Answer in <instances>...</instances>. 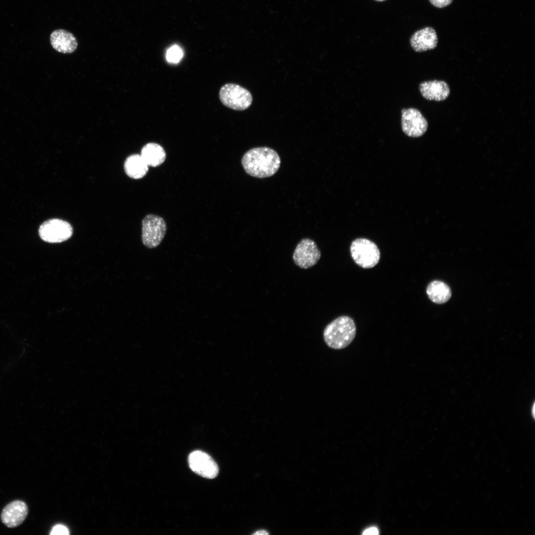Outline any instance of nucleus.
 Segmentation results:
<instances>
[{"label":"nucleus","instance_id":"nucleus-1","mask_svg":"<svg viewBox=\"0 0 535 535\" xmlns=\"http://www.w3.org/2000/svg\"><path fill=\"white\" fill-rule=\"evenodd\" d=\"M280 163L277 153L267 147L251 149L243 155L241 160L245 172L250 176L259 178L273 175L279 169Z\"/></svg>","mask_w":535,"mask_h":535},{"label":"nucleus","instance_id":"nucleus-2","mask_svg":"<svg viewBox=\"0 0 535 535\" xmlns=\"http://www.w3.org/2000/svg\"><path fill=\"white\" fill-rule=\"evenodd\" d=\"M356 333L355 322L346 316L339 317L326 325L323 330V339L333 349L347 347L354 340Z\"/></svg>","mask_w":535,"mask_h":535},{"label":"nucleus","instance_id":"nucleus-3","mask_svg":"<svg viewBox=\"0 0 535 535\" xmlns=\"http://www.w3.org/2000/svg\"><path fill=\"white\" fill-rule=\"evenodd\" d=\"M350 251L355 263L364 268L374 267L380 260V253L376 245L366 238H357L353 241Z\"/></svg>","mask_w":535,"mask_h":535},{"label":"nucleus","instance_id":"nucleus-4","mask_svg":"<svg viewBox=\"0 0 535 535\" xmlns=\"http://www.w3.org/2000/svg\"><path fill=\"white\" fill-rule=\"evenodd\" d=\"M219 97L223 105L237 110L248 108L253 101L252 94L248 90L233 83H227L222 86Z\"/></svg>","mask_w":535,"mask_h":535},{"label":"nucleus","instance_id":"nucleus-5","mask_svg":"<svg viewBox=\"0 0 535 535\" xmlns=\"http://www.w3.org/2000/svg\"><path fill=\"white\" fill-rule=\"evenodd\" d=\"M166 224L160 216L149 214L142 222V240L145 246L152 249L158 247L164 238Z\"/></svg>","mask_w":535,"mask_h":535},{"label":"nucleus","instance_id":"nucleus-6","mask_svg":"<svg viewBox=\"0 0 535 535\" xmlns=\"http://www.w3.org/2000/svg\"><path fill=\"white\" fill-rule=\"evenodd\" d=\"M38 233L44 241L49 243H58L65 241L72 236L73 228L65 220L51 218L41 224Z\"/></svg>","mask_w":535,"mask_h":535},{"label":"nucleus","instance_id":"nucleus-7","mask_svg":"<svg viewBox=\"0 0 535 535\" xmlns=\"http://www.w3.org/2000/svg\"><path fill=\"white\" fill-rule=\"evenodd\" d=\"M321 257V253L316 242L311 239H301L297 245L293 254L295 264L303 269H307L316 265Z\"/></svg>","mask_w":535,"mask_h":535},{"label":"nucleus","instance_id":"nucleus-8","mask_svg":"<svg viewBox=\"0 0 535 535\" xmlns=\"http://www.w3.org/2000/svg\"><path fill=\"white\" fill-rule=\"evenodd\" d=\"M401 126L403 131L411 137H419L426 132L428 123L421 112L414 108L401 110Z\"/></svg>","mask_w":535,"mask_h":535},{"label":"nucleus","instance_id":"nucleus-9","mask_svg":"<svg viewBox=\"0 0 535 535\" xmlns=\"http://www.w3.org/2000/svg\"><path fill=\"white\" fill-rule=\"evenodd\" d=\"M190 469L196 474L207 479H214L218 474V467L213 459L200 450L191 452L188 457Z\"/></svg>","mask_w":535,"mask_h":535},{"label":"nucleus","instance_id":"nucleus-10","mask_svg":"<svg viewBox=\"0 0 535 535\" xmlns=\"http://www.w3.org/2000/svg\"><path fill=\"white\" fill-rule=\"evenodd\" d=\"M28 514V507L25 502L21 500L13 501L3 509L1 520L8 528H14L22 523Z\"/></svg>","mask_w":535,"mask_h":535},{"label":"nucleus","instance_id":"nucleus-11","mask_svg":"<svg viewBox=\"0 0 535 535\" xmlns=\"http://www.w3.org/2000/svg\"><path fill=\"white\" fill-rule=\"evenodd\" d=\"M410 42L414 51L422 52L436 48L438 39L435 30L432 27H427L414 33Z\"/></svg>","mask_w":535,"mask_h":535},{"label":"nucleus","instance_id":"nucleus-12","mask_svg":"<svg viewBox=\"0 0 535 535\" xmlns=\"http://www.w3.org/2000/svg\"><path fill=\"white\" fill-rule=\"evenodd\" d=\"M50 42L55 50L63 54L72 53L78 46L74 35L64 29L54 31L50 36Z\"/></svg>","mask_w":535,"mask_h":535},{"label":"nucleus","instance_id":"nucleus-13","mask_svg":"<svg viewBox=\"0 0 535 535\" xmlns=\"http://www.w3.org/2000/svg\"><path fill=\"white\" fill-rule=\"evenodd\" d=\"M420 91L424 98L430 101H444L450 94L449 87L444 81L423 82L420 84Z\"/></svg>","mask_w":535,"mask_h":535},{"label":"nucleus","instance_id":"nucleus-14","mask_svg":"<svg viewBox=\"0 0 535 535\" xmlns=\"http://www.w3.org/2000/svg\"><path fill=\"white\" fill-rule=\"evenodd\" d=\"M149 166L139 154H132L128 156L124 163V170L129 177L138 179L146 175Z\"/></svg>","mask_w":535,"mask_h":535},{"label":"nucleus","instance_id":"nucleus-15","mask_svg":"<svg viewBox=\"0 0 535 535\" xmlns=\"http://www.w3.org/2000/svg\"><path fill=\"white\" fill-rule=\"evenodd\" d=\"M142 158L149 166L157 167L161 164L166 158V153L163 148L155 143H149L142 148Z\"/></svg>","mask_w":535,"mask_h":535},{"label":"nucleus","instance_id":"nucleus-16","mask_svg":"<svg viewBox=\"0 0 535 535\" xmlns=\"http://www.w3.org/2000/svg\"><path fill=\"white\" fill-rule=\"evenodd\" d=\"M426 292L432 302L438 304L446 303L451 296V291L449 286L439 280H434L430 282L427 287Z\"/></svg>","mask_w":535,"mask_h":535},{"label":"nucleus","instance_id":"nucleus-17","mask_svg":"<svg viewBox=\"0 0 535 535\" xmlns=\"http://www.w3.org/2000/svg\"><path fill=\"white\" fill-rule=\"evenodd\" d=\"M183 56V50L177 45H173L167 50L166 58L169 63H177L181 60Z\"/></svg>","mask_w":535,"mask_h":535},{"label":"nucleus","instance_id":"nucleus-18","mask_svg":"<svg viewBox=\"0 0 535 535\" xmlns=\"http://www.w3.org/2000/svg\"><path fill=\"white\" fill-rule=\"evenodd\" d=\"M68 534L69 532L67 528L61 525H57L54 526L51 532V535H68Z\"/></svg>","mask_w":535,"mask_h":535},{"label":"nucleus","instance_id":"nucleus-19","mask_svg":"<svg viewBox=\"0 0 535 535\" xmlns=\"http://www.w3.org/2000/svg\"><path fill=\"white\" fill-rule=\"evenodd\" d=\"M434 6L442 8L449 5L453 0H429Z\"/></svg>","mask_w":535,"mask_h":535},{"label":"nucleus","instance_id":"nucleus-20","mask_svg":"<svg viewBox=\"0 0 535 535\" xmlns=\"http://www.w3.org/2000/svg\"><path fill=\"white\" fill-rule=\"evenodd\" d=\"M364 535H377L378 534V530L376 527H371L366 529L363 533Z\"/></svg>","mask_w":535,"mask_h":535},{"label":"nucleus","instance_id":"nucleus-21","mask_svg":"<svg viewBox=\"0 0 535 535\" xmlns=\"http://www.w3.org/2000/svg\"><path fill=\"white\" fill-rule=\"evenodd\" d=\"M268 533L266 531H264V530L257 531L256 532L254 533V535H268Z\"/></svg>","mask_w":535,"mask_h":535},{"label":"nucleus","instance_id":"nucleus-22","mask_svg":"<svg viewBox=\"0 0 535 535\" xmlns=\"http://www.w3.org/2000/svg\"><path fill=\"white\" fill-rule=\"evenodd\" d=\"M376 0V1H384L385 0Z\"/></svg>","mask_w":535,"mask_h":535}]
</instances>
